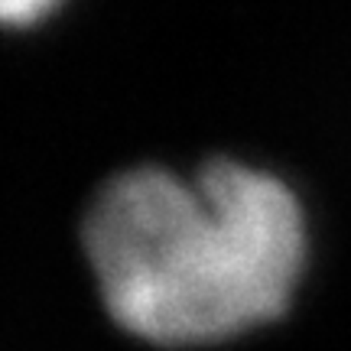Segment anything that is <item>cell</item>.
Masks as SVG:
<instances>
[{
  "mask_svg": "<svg viewBox=\"0 0 351 351\" xmlns=\"http://www.w3.org/2000/svg\"><path fill=\"white\" fill-rule=\"evenodd\" d=\"M59 3L62 0H0V26H29Z\"/></svg>",
  "mask_w": 351,
  "mask_h": 351,
  "instance_id": "2",
  "label": "cell"
},
{
  "mask_svg": "<svg viewBox=\"0 0 351 351\" xmlns=\"http://www.w3.org/2000/svg\"><path fill=\"white\" fill-rule=\"evenodd\" d=\"M85 254L117 326L166 348L215 345L287 313L306 263L293 189L238 160L186 176L137 166L101 189Z\"/></svg>",
  "mask_w": 351,
  "mask_h": 351,
  "instance_id": "1",
  "label": "cell"
}]
</instances>
